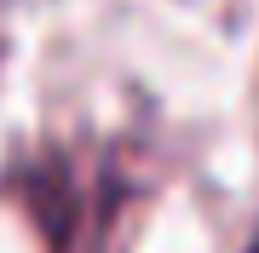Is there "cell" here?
I'll list each match as a JSON object with an SVG mask.
<instances>
[{
	"label": "cell",
	"instance_id": "1",
	"mask_svg": "<svg viewBox=\"0 0 259 253\" xmlns=\"http://www.w3.org/2000/svg\"><path fill=\"white\" fill-rule=\"evenodd\" d=\"M98 190L104 184H87L69 156H40L12 173V196L40 225L47 253H87L98 242Z\"/></svg>",
	"mask_w": 259,
	"mask_h": 253
},
{
	"label": "cell",
	"instance_id": "2",
	"mask_svg": "<svg viewBox=\"0 0 259 253\" xmlns=\"http://www.w3.org/2000/svg\"><path fill=\"white\" fill-rule=\"evenodd\" d=\"M248 253H259V236H253V247H248Z\"/></svg>",
	"mask_w": 259,
	"mask_h": 253
}]
</instances>
